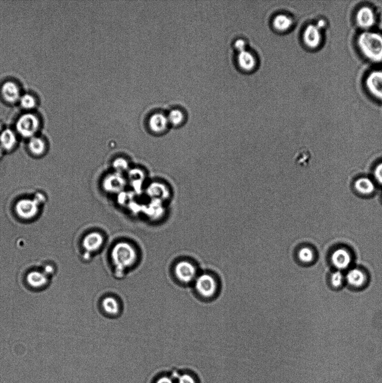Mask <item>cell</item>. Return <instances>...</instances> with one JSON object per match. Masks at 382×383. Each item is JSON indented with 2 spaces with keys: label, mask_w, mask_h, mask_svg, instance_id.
<instances>
[{
  "label": "cell",
  "mask_w": 382,
  "mask_h": 383,
  "mask_svg": "<svg viewBox=\"0 0 382 383\" xmlns=\"http://www.w3.org/2000/svg\"><path fill=\"white\" fill-rule=\"evenodd\" d=\"M355 45L360 55L370 63H382V33L376 30L362 31L357 36Z\"/></svg>",
  "instance_id": "obj_1"
},
{
  "label": "cell",
  "mask_w": 382,
  "mask_h": 383,
  "mask_svg": "<svg viewBox=\"0 0 382 383\" xmlns=\"http://www.w3.org/2000/svg\"><path fill=\"white\" fill-rule=\"evenodd\" d=\"M111 257L115 267L116 274L122 277L125 272L132 267L138 259V254L131 244L121 242L115 245L111 253Z\"/></svg>",
  "instance_id": "obj_2"
},
{
  "label": "cell",
  "mask_w": 382,
  "mask_h": 383,
  "mask_svg": "<svg viewBox=\"0 0 382 383\" xmlns=\"http://www.w3.org/2000/svg\"><path fill=\"white\" fill-rule=\"evenodd\" d=\"M326 24L324 19H320L316 24L308 25L304 30L303 42L309 49H318L322 45L324 40L323 30L326 28Z\"/></svg>",
  "instance_id": "obj_3"
},
{
  "label": "cell",
  "mask_w": 382,
  "mask_h": 383,
  "mask_svg": "<svg viewBox=\"0 0 382 383\" xmlns=\"http://www.w3.org/2000/svg\"><path fill=\"white\" fill-rule=\"evenodd\" d=\"M364 86L371 97L382 103V69H373L367 73Z\"/></svg>",
  "instance_id": "obj_4"
},
{
  "label": "cell",
  "mask_w": 382,
  "mask_h": 383,
  "mask_svg": "<svg viewBox=\"0 0 382 383\" xmlns=\"http://www.w3.org/2000/svg\"><path fill=\"white\" fill-rule=\"evenodd\" d=\"M354 18L355 24L362 31L373 29L378 20L376 11L369 5L360 6L356 10Z\"/></svg>",
  "instance_id": "obj_5"
},
{
  "label": "cell",
  "mask_w": 382,
  "mask_h": 383,
  "mask_svg": "<svg viewBox=\"0 0 382 383\" xmlns=\"http://www.w3.org/2000/svg\"><path fill=\"white\" fill-rule=\"evenodd\" d=\"M16 128L22 137L31 138L34 137L39 128L38 118L32 113L24 114L18 118Z\"/></svg>",
  "instance_id": "obj_6"
},
{
  "label": "cell",
  "mask_w": 382,
  "mask_h": 383,
  "mask_svg": "<svg viewBox=\"0 0 382 383\" xmlns=\"http://www.w3.org/2000/svg\"><path fill=\"white\" fill-rule=\"evenodd\" d=\"M195 286L197 292L203 297H212L217 292L216 280L209 274H204L198 276L195 279Z\"/></svg>",
  "instance_id": "obj_7"
},
{
  "label": "cell",
  "mask_w": 382,
  "mask_h": 383,
  "mask_svg": "<svg viewBox=\"0 0 382 383\" xmlns=\"http://www.w3.org/2000/svg\"><path fill=\"white\" fill-rule=\"evenodd\" d=\"M39 203L35 199H23L18 201L16 205L17 215L24 219L34 218L39 212Z\"/></svg>",
  "instance_id": "obj_8"
},
{
  "label": "cell",
  "mask_w": 382,
  "mask_h": 383,
  "mask_svg": "<svg viewBox=\"0 0 382 383\" xmlns=\"http://www.w3.org/2000/svg\"><path fill=\"white\" fill-rule=\"evenodd\" d=\"M174 272L177 279L181 282L188 283L197 278V270L190 261H181L176 264Z\"/></svg>",
  "instance_id": "obj_9"
},
{
  "label": "cell",
  "mask_w": 382,
  "mask_h": 383,
  "mask_svg": "<svg viewBox=\"0 0 382 383\" xmlns=\"http://www.w3.org/2000/svg\"><path fill=\"white\" fill-rule=\"evenodd\" d=\"M105 239L98 232H92L85 236L83 246L85 250V256L90 257L91 254L97 252L102 248Z\"/></svg>",
  "instance_id": "obj_10"
},
{
  "label": "cell",
  "mask_w": 382,
  "mask_h": 383,
  "mask_svg": "<svg viewBox=\"0 0 382 383\" xmlns=\"http://www.w3.org/2000/svg\"><path fill=\"white\" fill-rule=\"evenodd\" d=\"M126 185L125 179L119 173L107 176L104 180L103 187L109 193H116L124 188Z\"/></svg>",
  "instance_id": "obj_11"
},
{
  "label": "cell",
  "mask_w": 382,
  "mask_h": 383,
  "mask_svg": "<svg viewBox=\"0 0 382 383\" xmlns=\"http://www.w3.org/2000/svg\"><path fill=\"white\" fill-rule=\"evenodd\" d=\"M149 127L155 133H161L167 128L169 121L167 116L162 113H155L149 119Z\"/></svg>",
  "instance_id": "obj_12"
},
{
  "label": "cell",
  "mask_w": 382,
  "mask_h": 383,
  "mask_svg": "<svg viewBox=\"0 0 382 383\" xmlns=\"http://www.w3.org/2000/svg\"><path fill=\"white\" fill-rule=\"evenodd\" d=\"M1 94L3 99L9 103H15L20 98L19 88L14 82H6L1 87Z\"/></svg>",
  "instance_id": "obj_13"
},
{
  "label": "cell",
  "mask_w": 382,
  "mask_h": 383,
  "mask_svg": "<svg viewBox=\"0 0 382 383\" xmlns=\"http://www.w3.org/2000/svg\"><path fill=\"white\" fill-rule=\"evenodd\" d=\"M332 261L334 266L339 270L347 268L351 263L350 254L344 249H339L333 253Z\"/></svg>",
  "instance_id": "obj_14"
},
{
  "label": "cell",
  "mask_w": 382,
  "mask_h": 383,
  "mask_svg": "<svg viewBox=\"0 0 382 383\" xmlns=\"http://www.w3.org/2000/svg\"><path fill=\"white\" fill-rule=\"evenodd\" d=\"M147 193L154 200L159 201L165 200L169 195V190L166 187L158 182L151 183L147 189Z\"/></svg>",
  "instance_id": "obj_15"
},
{
  "label": "cell",
  "mask_w": 382,
  "mask_h": 383,
  "mask_svg": "<svg viewBox=\"0 0 382 383\" xmlns=\"http://www.w3.org/2000/svg\"><path fill=\"white\" fill-rule=\"evenodd\" d=\"M238 62L240 67L246 72L252 71L256 65V61L254 55L246 50L239 53Z\"/></svg>",
  "instance_id": "obj_16"
},
{
  "label": "cell",
  "mask_w": 382,
  "mask_h": 383,
  "mask_svg": "<svg viewBox=\"0 0 382 383\" xmlns=\"http://www.w3.org/2000/svg\"><path fill=\"white\" fill-rule=\"evenodd\" d=\"M354 187L360 194L369 195L372 194L376 189L375 184L368 178H361L355 182Z\"/></svg>",
  "instance_id": "obj_17"
},
{
  "label": "cell",
  "mask_w": 382,
  "mask_h": 383,
  "mask_svg": "<svg viewBox=\"0 0 382 383\" xmlns=\"http://www.w3.org/2000/svg\"><path fill=\"white\" fill-rule=\"evenodd\" d=\"M17 143V136L12 130L6 129L0 134V146L3 150L12 149Z\"/></svg>",
  "instance_id": "obj_18"
},
{
  "label": "cell",
  "mask_w": 382,
  "mask_h": 383,
  "mask_svg": "<svg viewBox=\"0 0 382 383\" xmlns=\"http://www.w3.org/2000/svg\"><path fill=\"white\" fill-rule=\"evenodd\" d=\"M104 311L109 315H116L120 311V306L118 301L113 297H106L102 301Z\"/></svg>",
  "instance_id": "obj_19"
},
{
  "label": "cell",
  "mask_w": 382,
  "mask_h": 383,
  "mask_svg": "<svg viewBox=\"0 0 382 383\" xmlns=\"http://www.w3.org/2000/svg\"><path fill=\"white\" fill-rule=\"evenodd\" d=\"M274 28L280 32H285L290 29L292 25L291 18L285 14L277 15L273 21Z\"/></svg>",
  "instance_id": "obj_20"
},
{
  "label": "cell",
  "mask_w": 382,
  "mask_h": 383,
  "mask_svg": "<svg viewBox=\"0 0 382 383\" xmlns=\"http://www.w3.org/2000/svg\"><path fill=\"white\" fill-rule=\"evenodd\" d=\"M29 149L35 155L40 156L46 150V144L43 140L38 137H33L29 140Z\"/></svg>",
  "instance_id": "obj_21"
},
{
  "label": "cell",
  "mask_w": 382,
  "mask_h": 383,
  "mask_svg": "<svg viewBox=\"0 0 382 383\" xmlns=\"http://www.w3.org/2000/svg\"><path fill=\"white\" fill-rule=\"evenodd\" d=\"M346 279L350 285L355 287L361 286L365 281L364 274L358 269H353L348 272Z\"/></svg>",
  "instance_id": "obj_22"
},
{
  "label": "cell",
  "mask_w": 382,
  "mask_h": 383,
  "mask_svg": "<svg viewBox=\"0 0 382 383\" xmlns=\"http://www.w3.org/2000/svg\"><path fill=\"white\" fill-rule=\"evenodd\" d=\"M169 123L174 126H178L182 123L184 121V113L179 109H173L170 110L167 116Z\"/></svg>",
  "instance_id": "obj_23"
},
{
  "label": "cell",
  "mask_w": 382,
  "mask_h": 383,
  "mask_svg": "<svg viewBox=\"0 0 382 383\" xmlns=\"http://www.w3.org/2000/svg\"><path fill=\"white\" fill-rule=\"evenodd\" d=\"M20 102L22 108L27 109L34 108L36 105L35 98L29 94H25L21 96Z\"/></svg>",
  "instance_id": "obj_24"
},
{
  "label": "cell",
  "mask_w": 382,
  "mask_h": 383,
  "mask_svg": "<svg viewBox=\"0 0 382 383\" xmlns=\"http://www.w3.org/2000/svg\"><path fill=\"white\" fill-rule=\"evenodd\" d=\"M298 255L300 260L303 263H310L314 258V254L312 250L309 248H306V247L300 249Z\"/></svg>",
  "instance_id": "obj_25"
},
{
  "label": "cell",
  "mask_w": 382,
  "mask_h": 383,
  "mask_svg": "<svg viewBox=\"0 0 382 383\" xmlns=\"http://www.w3.org/2000/svg\"><path fill=\"white\" fill-rule=\"evenodd\" d=\"M113 167L117 173L120 174L121 172L127 170L128 168L127 161L124 158H118L114 161Z\"/></svg>",
  "instance_id": "obj_26"
},
{
  "label": "cell",
  "mask_w": 382,
  "mask_h": 383,
  "mask_svg": "<svg viewBox=\"0 0 382 383\" xmlns=\"http://www.w3.org/2000/svg\"><path fill=\"white\" fill-rule=\"evenodd\" d=\"M344 281V275L340 271L335 272L332 275L331 282L333 286L339 287Z\"/></svg>",
  "instance_id": "obj_27"
},
{
  "label": "cell",
  "mask_w": 382,
  "mask_h": 383,
  "mask_svg": "<svg viewBox=\"0 0 382 383\" xmlns=\"http://www.w3.org/2000/svg\"><path fill=\"white\" fill-rule=\"evenodd\" d=\"M374 176L376 181L382 185V163L378 164L374 168Z\"/></svg>",
  "instance_id": "obj_28"
},
{
  "label": "cell",
  "mask_w": 382,
  "mask_h": 383,
  "mask_svg": "<svg viewBox=\"0 0 382 383\" xmlns=\"http://www.w3.org/2000/svg\"><path fill=\"white\" fill-rule=\"evenodd\" d=\"M179 383H197L194 377L188 374H184L180 378Z\"/></svg>",
  "instance_id": "obj_29"
},
{
  "label": "cell",
  "mask_w": 382,
  "mask_h": 383,
  "mask_svg": "<svg viewBox=\"0 0 382 383\" xmlns=\"http://www.w3.org/2000/svg\"><path fill=\"white\" fill-rule=\"evenodd\" d=\"M235 46L236 50L239 51V53L246 50V42L243 39L237 40L235 43Z\"/></svg>",
  "instance_id": "obj_30"
},
{
  "label": "cell",
  "mask_w": 382,
  "mask_h": 383,
  "mask_svg": "<svg viewBox=\"0 0 382 383\" xmlns=\"http://www.w3.org/2000/svg\"><path fill=\"white\" fill-rule=\"evenodd\" d=\"M35 200L40 204L43 203L46 201V197L42 193H37L35 197Z\"/></svg>",
  "instance_id": "obj_31"
},
{
  "label": "cell",
  "mask_w": 382,
  "mask_h": 383,
  "mask_svg": "<svg viewBox=\"0 0 382 383\" xmlns=\"http://www.w3.org/2000/svg\"><path fill=\"white\" fill-rule=\"evenodd\" d=\"M157 383H173L171 379L168 377H163L159 379Z\"/></svg>",
  "instance_id": "obj_32"
},
{
  "label": "cell",
  "mask_w": 382,
  "mask_h": 383,
  "mask_svg": "<svg viewBox=\"0 0 382 383\" xmlns=\"http://www.w3.org/2000/svg\"><path fill=\"white\" fill-rule=\"evenodd\" d=\"M3 150V149H2V147L0 146V157H1V156L2 155Z\"/></svg>",
  "instance_id": "obj_33"
}]
</instances>
